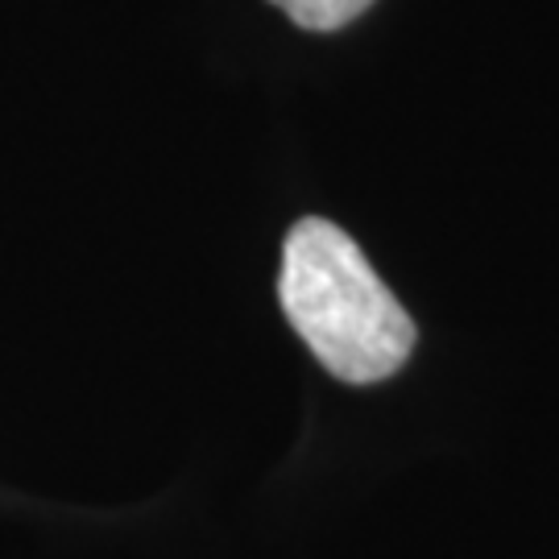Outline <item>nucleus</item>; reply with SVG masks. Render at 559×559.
<instances>
[{"label": "nucleus", "instance_id": "nucleus-1", "mask_svg": "<svg viewBox=\"0 0 559 559\" xmlns=\"http://www.w3.org/2000/svg\"><path fill=\"white\" fill-rule=\"evenodd\" d=\"M278 302L316 360L348 385L394 378L415 348V323L360 245L320 216L282 240Z\"/></svg>", "mask_w": 559, "mask_h": 559}, {"label": "nucleus", "instance_id": "nucleus-2", "mask_svg": "<svg viewBox=\"0 0 559 559\" xmlns=\"http://www.w3.org/2000/svg\"><path fill=\"white\" fill-rule=\"evenodd\" d=\"M270 4H278L299 29L332 34V29H344L348 21H357L373 0H270Z\"/></svg>", "mask_w": 559, "mask_h": 559}]
</instances>
